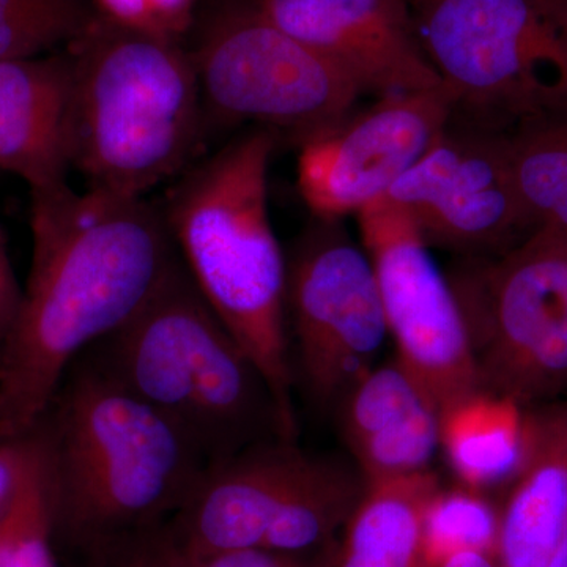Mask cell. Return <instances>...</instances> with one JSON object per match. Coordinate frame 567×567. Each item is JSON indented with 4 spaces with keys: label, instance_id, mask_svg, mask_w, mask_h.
Segmentation results:
<instances>
[{
    "label": "cell",
    "instance_id": "cell-1",
    "mask_svg": "<svg viewBox=\"0 0 567 567\" xmlns=\"http://www.w3.org/2000/svg\"><path fill=\"white\" fill-rule=\"evenodd\" d=\"M32 264L0 347V442L40 424L71 364L121 330L178 262L162 208L65 185L31 192Z\"/></svg>",
    "mask_w": 567,
    "mask_h": 567
},
{
    "label": "cell",
    "instance_id": "cell-2",
    "mask_svg": "<svg viewBox=\"0 0 567 567\" xmlns=\"http://www.w3.org/2000/svg\"><path fill=\"white\" fill-rule=\"evenodd\" d=\"M41 423L54 543L81 558L171 520L208 466L169 420L89 352L71 364Z\"/></svg>",
    "mask_w": 567,
    "mask_h": 567
},
{
    "label": "cell",
    "instance_id": "cell-3",
    "mask_svg": "<svg viewBox=\"0 0 567 567\" xmlns=\"http://www.w3.org/2000/svg\"><path fill=\"white\" fill-rule=\"evenodd\" d=\"M275 137L252 128L227 142L185 171L159 208L186 274L259 369L284 435L297 442L287 262L268 210Z\"/></svg>",
    "mask_w": 567,
    "mask_h": 567
},
{
    "label": "cell",
    "instance_id": "cell-4",
    "mask_svg": "<svg viewBox=\"0 0 567 567\" xmlns=\"http://www.w3.org/2000/svg\"><path fill=\"white\" fill-rule=\"evenodd\" d=\"M66 51L71 169L87 188L147 197L185 173L203 140L205 107L182 41L96 18Z\"/></svg>",
    "mask_w": 567,
    "mask_h": 567
},
{
    "label": "cell",
    "instance_id": "cell-5",
    "mask_svg": "<svg viewBox=\"0 0 567 567\" xmlns=\"http://www.w3.org/2000/svg\"><path fill=\"white\" fill-rule=\"evenodd\" d=\"M89 353L182 432L207 464L286 439L274 395L181 257L151 301Z\"/></svg>",
    "mask_w": 567,
    "mask_h": 567
},
{
    "label": "cell",
    "instance_id": "cell-6",
    "mask_svg": "<svg viewBox=\"0 0 567 567\" xmlns=\"http://www.w3.org/2000/svg\"><path fill=\"white\" fill-rule=\"evenodd\" d=\"M480 390L522 409L567 399V230L537 227L450 276Z\"/></svg>",
    "mask_w": 567,
    "mask_h": 567
},
{
    "label": "cell",
    "instance_id": "cell-7",
    "mask_svg": "<svg viewBox=\"0 0 567 567\" xmlns=\"http://www.w3.org/2000/svg\"><path fill=\"white\" fill-rule=\"evenodd\" d=\"M454 104L522 123L567 111V31L543 0H409Z\"/></svg>",
    "mask_w": 567,
    "mask_h": 567
},
{
    "label": "cell",
    "instance_id": "cell-8",
    "mask_svg": "<svg viewBox=\"0 0 567 567\" xmlns=\"http://www.w3.org/2000/svg\"><path fill=\"white\" fill-rule=\"evenodd\" d=\"M192 52L205 117L249 122L303 141L341 121L360 85L289 32L233 0L205 21Z\"/></svg>",
    "mask_w": 567,
    "mask_h": 567
},
{
    "label": "cell",
    "instance_id": "cell-9",
    "mask_svg": "<svg viewBox=\"0 0 567 567\" xmlns=\"http://www.w3.org/2000/svg\"><path fill=\"white\" fill-rule=\"evenodd\" d=\"M286 312L306 393L341 404L390 336L374 268L339 221H317L287 262Z\"/></svg>",
    "mask_w": 567,
    "mask_h": 567
},
{
    "label": "cell",
    "instance_id": "cell-10",
    "mask_svg": "<svg viewBox=\"0 0 567 567\" xmlns=\"http://www.w3.org/2000/svg\"><path fill=\"white\" fill-rule=\"evenodd\" d=\"M357 216L398 349L395 360L442 413L480 390L468 331L450 278L436 267L420 227L401 205L382 197Z\"/></svg>",
    "mask_w": 567,
    "mask_h": 567
},
{
    "label": "cell",
    "instance_id": "cell-11",
    "mask_svg": "<svg viewBox=\"0 0 567 567\" xmlns=\"http://www.w3.org/2000/svg\"><path fill=\"white\" fill-rule=\"evenodd\" d=\"M445 85L391 93L300 142L298 192L317 221H341L382 199L453 121Z\"/></svg>",
    "mask_w": 567,
    "mask_h": 567
},
{
    "label": "cell",
    "instance_id": "cell-12",
    "mask_svg": "<svg viewBox=\"0 0 567 567\" xmlns=\"http://www.w3.org/2000/svg\"><path fill=\"white\" fill-rule=\"evenodd\" d=\"M385 197L412 216L427 245L453 251H495L535 230L514 182L507 136L484 126H447Z\"/></svg>",
    "mask_w": 567,
    "mask_h": 567
},
{
    "label": "cell",
    "instance_id": "cell-13",
    "mask_svg": "<svg viewBox=\"0 0 567 567\" xmlns=\"http://www.w3.org/2000/svg\"><path fill=\"white\" fill-rule=\"evenodd\" d=\"M267 20L379 96L442 85L409 0H248Z\"/></svg>",
    "mask_w": 567,
    "mask_h": 567
},
{
    "label": "cell",
    "instance_id": "cell-14",
    "mask_svg": "<svg viewBox=\"0 0 567 567\" xmlns=\"http://www.w3.org/2000/svg\"><path fill=\"white\" fill-rule=\"evenodd\" d=\"M319 461L292 440L245 447L207 466L171 528L194 559L260 548Z\"/></svg>",
    "mask_w": 567,
    "mask_h": 567
},
{
    "label": "cell",
    "instance_id": "cell-15",
    "mask_svg": "<svg viewBox=\"0 0 567 567\" xmlns=\"http://www.w3.org/2000/svg\"><path fill=\"white\" fill-rule=\"evenodd\" d=\"M71 80L66 50L0 61V171L31 192L69 183Z\"/></svg>",
    "mask_w": 567,
    "mask_h": 567
},
{
    "label": "cell",
    "instance_id": "cell-16",
    "mask_svg": "<svg viewBox=\"0 0 567 567\" xmlns=\"http://www.w3.org/2000/svg\"><path fill=\"white\" fill-rule=\"evenodd\" d=\"M498 509V567H548L567 528V399L525 409L524 454Z\"/></svg>",
    "mask_w": 567,
    "mask_h": 567
},
{
    "label": "cell",
    "instance_id": "cell-17",
    "mask_svg": "<svg viewBox=\"0 0 567 567\" xmlns=\"http://www.w3.org/2000/svg\"><path fill=\"white\" fill-rule=\"evenodd\" d=\"M439 486L431 470L368 484L330 567H425L424 514Z\"/></svg>",
    "mask_w": 567,
    "mask_h": 567
},
{
    "label": "cell",
    "instance_id": "cell-18",
    "mask_svg": "<svg viewBox=\"0 0 567 567\" xmlns=\"http://www.w3.org/2000/svg\"><path fill=\"white\" fill-rule=\"evenodd\" d=\"M525 409L476 390L440 413V447L462 486L506 487L524 454Z\"/></svg>",
    "mask_w": 567,
    "mask_h": 567
},
{
    "label": "cell",
    "instance_id": "cell-19",
    "mask_svg": "<svg viewBox=\"0 0 567 567\" xmlns=\"http://www.w3.org/2000/svg\"><path fill=\"white\" fill-rule=\"evenodd\" d=\"M360 470L336 458L320 456L315 473L265 536V550L312 554L334 543L363 498Z\"/></svg>",
    "mask_w": 567,
    "mask_h": 567
},
{
    "label": "cell",
    "instance_id": "cell-20",
    "mask_svg": "<svg viewBox=\"0 0 567 567\" xmlns=\"http://www.w3.org/2000/svg\"><path fill=\"white\" fill-rule=\"evenodd\" d=\"M518 196L537 227L567 230V111L517 126L507 136Z\"/></svg>",
    "mask_w": 567,
    "mask_h": 567
},
{
    "label": "cell",
    "instance_id": "cell-21",
    "mask_svg": "<svg viewBox=\"0 0 567 567\" xmlns=\"http://www.w3.org/2000/svg\"><path fill=\"white\" fill-rule=\"evenodd\" d=\"M425 406L434 405L398 360L375 365L338 405L346 445L394 431Z\"/></svg>",
    "mask_w": 567,
    "mask_h": 567
},
{
    "label": "cell",
    "instance_id": "cell-22",
    "mask_svg": "<svg viewBox=\"0 0 567 567\" xmlns=\"http://www.w3.org/2000/svg\"><path fill=\"white\" fill-rule=\"evenodd\" d=\"M95 20L91 0H0V61L66 50Z\"/></svg>",
    "mask_w": 567,
    "mask_h": 567
},
{
    "label": "cell",
    "instance_id": "cell-23",
    "mask_svg": "<svg viewBox=\"0 0 567 567\" xmlns=\"http://www.w3.org/2000/svg\"><path fill=\"white\" fill-rule=\"evenodd\" d=\"M498 535V509L486 494L457 484L436 487L424 514L425 567H439L458 551L494 555Z\"/></svg>",
    "mask_w": 567,
    "mask_h": 567
},
{
    "label": "cell",
    "instance_id": "cell-24",
    "mask_svg": "<svg viewBox=\"0 0 567 567\" xmlns=\"http://www.w3.org/2000/svg\"><path fill=\"white\" fill-rule=\"evenodd\" d=\"M54 544L50 453L44 432L43 453L10 513L0 522V567H58Z\"/></svg>",
    "mask_w": 567,
    "mask_h": 567
},
{
    "label": "cell",
    "instance_id": "cell-25",
    "mask_svg": "<svg viewBox=\"0 0 567 567\" xmlns=\"http://www.w3.org/2000/svg\"><path fill=\"white\" fill-rule=\"evenodd\" d=\"M96 18L125 29L182 41L196 22L200 0H91Z\"/></svg>",
    "mask_w": 567,
    "mask_h": 567
},
{
    "label": "cell",
    "instance_id": "cell-26",
    "mask_svg": "<svg viewBox=\"0 0 567 567\" xmlns=\"http://www.w3.org/2000/svg\"><path fill=\"white\" fill-rule=\"evenodd\" d=\"M81 559L80 567H197L169 520L118 537Z\"/></svg>",
    "mask_w": 567,
    "mask_h": 567
},
{
    "label": "cell",
    "instance_id": "cell-27",
    "mask_svg": "<svg viewBox=\"0 0 567 567\" xmlns=\"http://www.w3.org/2000/svg\"><path fill=\"white\" fill-rule=\"evenodd\" d=\"M44 450L43 423L28 434L0 442V522L10 513Z\"/></svg>",
    "mask_w": 567,
    "mask_h": 567
},
{
    "label": "cell",
    "instance_id": "cell-28",
    "mask_svg": "<svg viewBox=\"0 0 567 567\" xmlns=\"http://www.w3.org/2000/svg\"><path fill=\"white\" fill-rule=\"evenodd\" d=\"M334 544V543H333ZM333 544L312 554L245 548L196 559L197 567H330Z\"/></svg>",
    "mask_w": 567,
    "mask_h": 567
},
{
    "label": "cell",
    "instance_id": "cell-29",
    "mask_svg": "<svg viewBox=\"0 0 567 567\" xmlns=\"http://www.w3.org/2000/svg\"><path fill=\"white\" fill-rule=\"evenodd\" d=\"M21 297L22 287L14 275L6 230L0 221V338L2 341L17 317Z\"/></svg>",
    "mask_w": 567,
    "mask_h": 567
},
{
    "label": "cell",
    "instance_id": "cell-30",
    "mask_svg": "<svg viewBox=\"0 0 567 567\" xmlns=\"http://www.w3.org/2000/svg\"><path fill=\"white\" fill-rule=\"evenodd\" d=\"M439 567H498L494 555L484 551L465 550L451 555Z\"/></svg>",
    "mask_w": 567,
    "mask_h": 567
},
{
    "label": "cell",
    "instance_id": "cell-31",
    "mask_svg": "<svg viewBox=\"0 0 567 567\" xmlns=\"http://www.w3.org/2000/svg\"><path fill=\"white\" fill-rule=\"evenodd\" d=\"M548 567H567V528Z\"/></svg>",
    "mask_w": 567,
    "mask_h": 567
},
{
    "label": "cell",
    "instance_id": "cell-32",
    "mask_svg": "<svg viewBox=\"0 0 567 567\" xmlns=\"http://www.w3.org/2000/svg\"><path fill=\"white\" fill-rule=\"evenodd\" d=\"M548 9L551 10V13L555 14V18L559 21V24L567 31V0L566 2H546Z\"/></svg>",
    "mask_w": 567,
    "mask_h": 567
},
{
    "label": "cell",
    "instance_id": "cell-33",
    "mask_svg": "<svg viewBox=\"0 0 567 567\" xmlns=\"http://www.w3.org/2000/svg\"><path fill=\"white\" fill-rule=\"evenodd\" d=\"M543 2H550V3H554V2H566V0H543Z\"/></svg>",
    "mask_w": 567,
    "mask_h": 567
},
{
    "label": "cell",
    "instance_id": "cell-34",
    "mask_svg": "<svg viewBox=\"0 0 567 567\" xmlns=\"http://www.w3.org/2000/svg\"><path fill=\"white\" fill-rule=\"evenodd\" d=\"M0 347H2V338H0Z\"/></svg>",
    "mask_w": 567,
    "mask_h": 567
}]
</instances>
